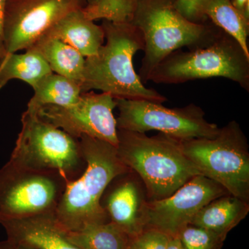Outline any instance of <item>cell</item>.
Here are the masks:
<instances>
[{"label": "cell", "mask_w": 249, "mask_h": 249, "mask_svg": "<svg viewBox=\"0 0 249 249\" xmlns=\"http://www.w3.org/2000/svg\"><path fill=\"white\" fill-rule=\"evenodd\" d=\"M106 45L85 58L82 93L100 90L114 99L142 100L163 103L166 97L142 84L133 67L134 54L144 50L142 31L132 24L103 20Z\"/></svg>", "instance_id": "obj_1"}, {"label": "cell", "mask_w": 249, "mask_h": 249, "mask_svg": "<svg viewBox=\"0 0 249 249\" xmlns=\"http://www.w3.org/2000/svg\"><path fill=\"white\" fill-rule=\"evenodd\" d=\"M86 168L79 178L67 182L54 213L66 232L109 222L101 199L117 177L132 172L121 161L116 147L109 142L83 136L79 139Z\"/></svg>", "instance_id": "obj_2"}, {"label": "cell", "mask_w": 249, "mask_h": 249, "mask_svg": "<svg viewBox=\"0 0 249 249\" xmlns=\"http://www.w3.org/2000/svg\"><path fill=\"white\" fill-rule=\"evenodd\" d=\"M118 155L140 178L147 201L171 196L199 170L185 155L179 139L163 133H145L118 129Z\"/></svg>", "instance_id": "obj_3"}, {"label": "cell", "mask_w": 249, "mask_h": 249, "mask_svg": "<svg viewBox=\"0 0 249 249\" xmlns=\"http://www.w3.org/2000/svg\"><path fill=\"white\" fill-rule=\"evenodd\" d=\"M131 24L143 36L144 56L139 76L149 81L155 67L175 51L206 47L221 31L204 23L187 19L174 6V0H138Z\"/></svg>", "instance_id": "obj_4"}, {"label": "cell", "mask_w": 249, "mask_h": 249, "mask_svg": "<svg viewBox=\"0 0 249 249\" xmlns=\"http://www.w3.org/2000/svg\"><path fill=\"white\" fill-rule=\"evenodd\" d=\"M227 78L249 91V56L240 44L221 30L206 47L175 51L160 62L149 81L181 84L198 79Z\"/></svg>", "instance_id": "obj_5"}, {"label": "cell", "mask_w": 249, "mask_h": 249, "mask_svg": "<svg viewBox=\"0 0 249 249\" xmlns=\"http://www.w3.org/2000/svg\"><path fill=\"white\" fill-rule=\"evenodd\" d=\"M181 144L185 155L201 175L249 202V142L236 121L219 128L213 138L181 141Z\"/></svg>", "instance_id": "obj_6"}, {"label": "cell", "mask_w": 249, "mask_h": 249, "mask_svg": "<svg viewBox=\"0 0 249 249\" xmlns=\"http://www.w3.org/2000/svg\"><path fill=\"white\" fill-rule=\"evenodd\" d=\"M11 159L37 170L60 174L67 182L79 178L86 168L79 139L41 119L27 109Z\"/></svg>", "instance_id": "obj_7"}, {"label": "cell", "mask_w": 249, "mask_h": 249, "mask_svg": "<svg viewBox=\"0 0 249 249\" xmlns=\"http://www.w3.org/2000/svg\"><path fill=\"white\" fill-rule=\"evenodd\" d=\"M67 183L60 174L32 169L10 158L0 168V224L55 213Z\"/></svg>", "instance_id": "obj_8"}, {"label": "cell", "mask_w": 249, "mask_h": 249, "mask_svg": "<svg viewBox=\"0 0 249 249\" xmlns=\"http://www.w3.org/2000/svg\"><path fill=\"white\" fill-rule=\"evenodd\" d=\"M119 116L116 127L121 130L145 133L157 130L181 141L213 138L219 132L217 124L205 119L199 106L168 108L162 103L142 100L115 99Z\"/></svg>", "instance_id": "obj_9"}, {"label": "cell", "mask_w": 249, "mask_h": 249, "mask_svg": "<svg viewBox=\"0 0 249 249\" xmlns=\"http://www.w3.org/2000/svg\"><path fill=\"white\" fill-rule=\"evenodd\" d=\"M116 107L111 95L90 91L82 93L78 102L71 106H45L34 111L42 120L74 138L88 136L117 147L118 129L113 114Z\"/></svg>", "instance_id": "obj_10"}, {"label": "cell", "mask_w": 249, "mask_h": 249, "mask_svg": "<svg viewBox=\"0 0 249 249\" xmlns=\"http://www.w3.org/2000/svg\"><path fill=\"white\" fill-rule=\"evenodd\" d=\"M85 0H7L4 18L8 53L27 50L67 14L85 6Z\"/></svg>", "instance_id": "obj_11"}, {"label": "cell", "mask_w": 249, "mask_h": 249, "mask_svg": "<svg viewBox=\"0 0 249 249\" xmlns=\"http://www.w3.org/2000/svg\"><path fill=\"white\" fill-rule=\"evenodd\" d=\"M229 194L219 183L197 175L168 197L147 200L143 208L145 228H154L170 237H177L201 208L216 198Z\"/></svg>", "instance_id": "obj_12"}, {"label": "cell", "mask_w": 249, "mask_h": 249, "mask_svg": "<svg viewBox=\"0 0 249 249\" xmlns=\"http://www.w3.org/2000/svg\"><path fill=\"white\" fill-rule=\"evenodd\" d=\"M147 196L142 181L134 172L113 180L106 188L101 205L109 222L132 237L145 228L143 208Z\"/></svg>", "instance_id": "obj_13"}, {"label": "cell", "mask_w": 249, "mask_h": 249, "mask_svg": "<svg viewBox=\"0 0 249 249\" xmlns=\"http://www.w3.org/2000/svg\"><path fill=\"white\" fill-rule=\"evenodd\" d=\"M8 240L34 249H80L72 243L54 214L1 222Z\"/></svg>", "instance_id": "obj_14"}, {"label": "cell", "mask_w": 249, "mask_h": 249, "mask_svg": "<svg viewBox=\"0 0 249 249\" xmlns=\"http://www.w3.org/2000/svg\"><path fill=\"white\" fill-rule=\"evenodd\" d=\"M82 8L64 16L42 37L63 41L86 58L97 53L104 44L105 33L101 26L85 18Z\"/></svg>", "instance_id": "obj_15"}, {"label": "cell", "mask_w": 249, "mask_h": 249, "mask_svg": "<svg viewBox=\"0 0 249 249\" xmlns=\"http://www.w3.org/2000/svg\"><path fill=\"white\" fill-rule=\"evenodd\" d=\"M249 213V202L231 195L216 198L201 208L190 224L227 236Z\"/></svg>", "instance_id": "obj_16"}, {"label": "cell", "mask_w": 249, "mask_h": 249, "mask_svg": "<svg viewBox=\"0 0 249 249\" xmlns=\"http://www.w3.org/2000/svg\"><path fill=\"white\" fill-rule=\"evenodd\" d=\"M42 55L52 72L80 85L84 72L85 58L71 45L53 37H41L31 47Z\"/></svg>", "instance_id": "obj_17"}, {"label": "cell", "mask_w": 249, "mask_h": 249, "mask_svg": "<svg viewBox=\"0 0 249 249\" xmlns=\"http://www.w3.org/2000/svg\"><path fill=\"white\" fill-rule=\"evenodd\" d=\"M33 89L34 94L27 109L34 111L45 106H71L78 102L82 93L76 82L53 73L43 77Z\"/></svg>", "instance_id": "obj_18"}, {"label": "cell", "mask_w": 249, "mask_h": 249, "mask_svg": "<svg viewBox=\"0 0 249 249\" xmlns=\"http://www.w3.org/2000/svg\"><path fill=\"white\" fill-rule=\"evenodd\" d=\"M53 73L45 59L32 49L24 53H8L0 66V89L13 79L25 82L34 88L43 77Z\"/></svg>", "instance_id": "obj_19"}, {"label": "cell", "mask_w": 249, "mask_h": 249, "mask_svg": "<svg viewBox=\"0 0 249 249\" xmlns=\"http://www.w3.org/2000/svg\"><path fill=\"white\" fill-rule=\"evenodd\" d=\"M72 243L80 249H129L130 237L109 222L92 224L80 231L67 232Z\"/></svg>", "instance_id": "obj_20"}, {"label": "cell", "mask_w": 249, "mask_h": 249, "mask_svg": "<svg viewBox=\"0 0 249 249\" xmlns=\"http://www.w3.org/2000/svg\"><path fill=\"white\" fill-rule=\"evenodd\" d=\"M204 16L233 37L249 56V21L235 9L231 0H211L205 8Z\"/></svg>", "instance_id": "obj_21"}, {"label": "cell", "mask_w": 249, "mask_h": 249, "mask_svg": "<svg viewBox=\"0 0 249 249\" xmlns=\"http://www.w3.org/2000/svg\"><path fill=\"white\" fill-rule=\"evenodd\" d=\"M138 0H96L82 8L85 18L91 21L103 19L116 24H131Z\"/></svg>", "instance_id": "obj_22"}, {"label": "cell", "mask_w": 249, "mask_h": 249, "mask_svg": "<svg viewBox=\"0 0 249 249\" xmlns=\"http://www.w3.org/2000/svg\"><path fill=\"white\" fill-rule=\"evenodd\" d=\"M183 249H221L227 236L188 224L178 235Z\"/></svg>", "instance_id": "obj_23"}, {"label": "cell", "mask_w": 249, "mask_h": 249, "mask_svg": "<svg viewBox=\"0 0 249 249\" xmlns=\"http://www.w3.org/2000/svg\"><path fill=\"white\" fill-rule=\"evenodd\" d=\"M170 237L154 228L146 227L130 237L129 249H167Z\"/></svg>", "instance_id": "obj_24"}, {"label": "cell", "mask_w": 249, "mask_h": 249, "mask_svg": "<svg viewBox=\"0 0 249 249\" xmlns=\"http://www.w3.org/2000/svg\"><path fill=\"white\" fill-rule=\"evenodd\" d=\"M211 0H174V6L180 14L195 23H204V9Z\"/></svg>", "instance_id": "obj_25"}, {"label": "cell", "mask_w": 249, "mask_h": 249, "mask_svg": "<svg viewBox=\"0 0 249 249\" xmlns=\"http://www.w3.org/2000/svg\"><path fill=\"white\" fill-rule=\"evenodd\" d=\"M6 1L7 0H0V66L8 55L5 47L4 37V18Z\"/></svg>", "instance_id": "obj_26"}, {"label": "cell", "mask_w": 249, "mask_h": 249, "mask_svg": "<svg viewBox=\"0 0 249 249\" xmlns=\"http://www.w3.org/2000/svg\"><path fill=\"white\" fill-rule=\"evenodd\" d=\"M236 9L249 21V0H231Z\"/></svg>", "instance_id": "obj_27"}, {"label": "cell", "mask_w": 249, "mask_h": 249, "mask_svg": "<svg viewBox=\"0 0 249 249\" xmlns=\"http://www.w3.org/2000/svg\"><path fill=\"white\" fill-rule=\"evenodd\" d=\"M0 249H34L6 239L0 241Z\"/></svg>", "instance_id": "obj_28"}, {"label": "cell", "mask_w": 249, "mask_h": 249, "mask_svg": "<svg viewBox=\"0 0 249 249\" xmlns=\"http://www.w3.org/2000/svg\"><path fill=\"white\" fill-rule=\"evenodd\" d=\"M167 249H183L178 237H170Z\"/></svg>", "instance_id": "obj_29"}, {"label": "cell", "mask_w": 249, "mask_h": 249, "mask_svg": "<svg viewBox=\"0 0 249 249\" xmlns=\"http://www.w3.org/2000/svg\"><path fill=\"white\" fill-rule=\"evenodd\" d=\"M86 1L87 4H89V3L93 2V1H96V0H85Z\"/></svg>", "instance_id": "obj_30"}]
</instances>
